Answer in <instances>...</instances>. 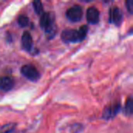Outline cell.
<instances>
[{
    "label": "cell",
    "mask_w": 133,
    "mask_h": 133,
    "mask_svg": "<svg viewBox=\"0 0 133 133\" xmlns=\"http://www.w3.org/2000/svg\"><path fill=\"white\" fill-rule=\"evenodd\" d=\"M125 5L126 9L129 12V13L132 14L133 13V1L132 0H127L125 2Z\"/></svg>",
    "instance_id": "cell-14"
},
{
    "label": "cell",
    "mask_w": 133,
    "mask_h": 133,
    "mask_svg": "<svg viewBox=\"0 0 133 133\" xmlns=\"http://www.w3.org/2000/svg\"><path fill=\"white\" fill-rule=\"evenodd\" d=\"M21 44H22V48L27 51H30L32 49L33 39H32V36L30 35L29 32L25 31L23 34V36L21 38Z\"/></svg>",
    "instance_id": "cell-8"
},
{
    "label": "cell",
    "mask_w": 133,
    "mask_h": 133,
    "mask_svg": "<svg viewBox=\"0 0 133 133\" xmlns=\"http://www.w3.org/2000/svg\"><path fill=\"white\" fill-rule=\"evenodd\" d=\"M40 25L47 34L51 36L52 33L55 32V23L53 13L50 12H44L41 16Z\"/></svg>",
    "instance_id": "cell-2"
},
{
    "label": "cell",
    "mask_w": 133,
    "mask_h": 133,
    "mask_svg": "<svg viewBox=\"0 0 133 133\" xmlns=\"http://www.w3.org/2000/svg\"><path fill=\"white\" fill-rule=\"evenodd\" d=\"M15 126L14 124H7L1 129L0 133H11L15 129Z\"/></svg>",
    "instance_id": "cell-13"
},
{
    "label": "cell",
    "mask_w": 133,
    "mask_h": 133,
    "mask_svg": "<svg viewBox=\"0 0 133 133\" xmlns=\"http://www.w3.org/2000/svg\"><path fill=\"white\" fill-rule=\"evenodd\" d=\"M67 18L72 22H79L83 17V9L79 5H74L66 12Z\"/></svg>",
    "instance_id": "cell-4"
},
{
    "label": "cell",
    "mask_w": 133,
    "mask_h": 133,
    "mask_svg": "<svg viewBox=\"0 0 133 133\" xmlns=\"http://www.w3.org/2000/svg\"><path fill=\"white\" fill-rule=\"evenodd\" d=\"M122 19H123V13L118 7L114 6L110 9L109 20L111 23H114L116 26H119L122 23Z\"/></svg>",
    "instance_id": "cell-5"
},
{
    "label": "cell",
    "mask_w": 133,
    "mask_h": 133,
    "mask_svg": "<svg viewBox=\"0 0 133 133\" xmlns=\"http://www.w3.org/2000/svg\"><path fill=\"white\" fill-rule=\"evenodd\" d=\"M133 112V100L132 97H129L125 103L124 108V114L126 116H131Z\"/></svg>",
    "instance_id": "cell-10"
},
{
    "label": "cell",
    "mask_w": 133,
    "mask_h": 133,
    "mask_svg": "<svg viewBox=\"0 0 133 133\" xmlns=\"http://www.w3.org/2000/svg\"><path fill=\"white\" fill-rule=\"evenodd\" d=\"M100 18V12L99 10L94 7H90L87 12V19L89 23L90 24H96L99 22Z\"/></svg>",
    "instance_id": "cell-7"
},
{
    "label": "cell",
    "mask_w": 133,
    "mask_h": 133,
    "mask_svg": "<svg viewBox=\"0 0 133 133\" xmlns=\"http://www.w3.org/2000/svg\"><path fill=\"white\" fill-rule=\"evenodd\" d=\"M88 26L87 25L82 26L79 30L66 29L62 31L61 38L65 43H77L83 41L87 34Z\"/></svg>",
    "instance_id": "cell-1"
},
{
    "label": "cell",
    "mask_w": 133,
    "mask_h": 133,
    "mask_svg": "<svg viewBox=\"0 0 133 133\" xmlns=\"http://www.w3.org/2000/svg\"><path fill=\"white\" fill-rule=\"evenodd\" d=\"M121 110L120 103H114L105 108L103 113V118L104 119H111L117 115Z\"/></svg>",
    "instance_id": "cell-6"
},
{
    "label": "cell",
    "mask_w": 133,
    "mask_h": 133,
    "mask_svg": "<svg viewBox=\"0 0 133 133\" xmlns=\"http://www.w3.org/2000/svg\"><path fill=\"white\" fill-rule=\"evenodd\" d=\"M20 72L23 76H25L26 79L33 82L37 81L41 77L38 70L32 65H25L22 66Z\"/></svg>",
    "instance_id": "cell-3"
},
{
    "label": "cell",
    "mask_w": 133,
    "mask_h": 133,
    "mask_svg": "<svg viewBox=\"0 0 133 133\" xmlns=\"http://www.w3.org/2000/svg\"><path fill=\"white\" fill-rule=\"evenodd\" d=\"M33 6H34V9L35 11V12L37 15H42L44 13V8H43V5L42 2L41 1H34L33 2Z\"/></svg>",
    "instance_id": "cell-11"
},
{
    "label": "cell",
    "mask_w": 133,
    "mask_h": 133,
    "mask_svg": "<svg viewBox=\"0 0 133 133\" xmlns=\"http://www.w3.org/2000/svg\"><path fill=\"white\" fill-rule=\"evenodd\" d=\"M14 86V79L10 76L0 77V90L3 91H9L12 89Z\"/></svg>",
    "instance_id": "cell-9"
},
{
    "label": "cell",
    "mask_w": 133,
    "mask_h": 133,
    "mask_svg": "<svg viewBox=\"0 0 133 133\" xmlns=\"http://www.w3.org/2000/svg\"><path fill=\"white\" fill-rule=\"evenodd\" d=\"M18 23L21 27H26L29 24V18L24 15H21L18 18Z\"/></svg>",
    "instance_id": "cell-12"
}]
</instances>
